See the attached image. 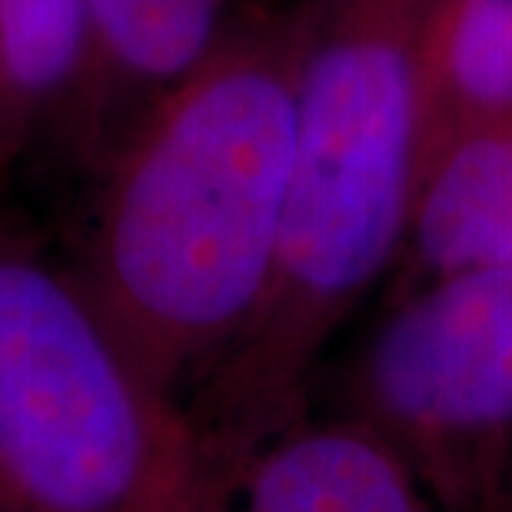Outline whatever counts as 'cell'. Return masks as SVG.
<instances>
[{
  "label": "cell",
  "mask_w": 512,
  "mask_h": 512,
  "mask_svg": "<svg viewBox=\"0 0 512 512\" xmlns=\"http://www.w3.org/2000/svg\"><path fill=\"white\" fill-rule=\"evenodd\" d=\"M310 4L233 20L94 170L77 270L153 380L187 403L270 280Z\"/></svg>",
  "instance_id": "obj_1"
},
{
  "label": "cell",
  "mask_w": 512,
  "mask_h": 512,
  "mask_svg": "<svg viewBox=\"0 0 512 512\" xmlns=\"http://www.w3.org/2000/svg\"><path fill=\"white\" fill-rule=\"evenodd\" d=\"M423 7L310 0L270 280L243 333L187 393L207 469L310 409L336 333L403 260L419 187Z\"/></svg>",
  "instance_id": "obj_2"
},
{
  "label": "cell",
  "mask_w": 512,
  "mask_h": 512,
  "mask_svg": "<svg viewBox=\"0 0 512 512\" xmlns=\"http://www.w3.org/2000/svg\"><path fill=\"white\" fill-rule=\"evenodd\" d=\"M203 479L187 403L77 263L0 217V512H193Z\"/></svg>",
  "instance_id": "obj_3"
},
{
  "label": "cell",
  "mask_w": 512,
  "mask_h": 512,
  "mask_svg": "<svg viewBox=\"0 0 512 512\" xmlns=\"http://www.w3.org/2000/svg\"><path fill=\"white\" fill-rule=\"evenodd\" d=\"M330 409L393 443L446 512L512 489V263L393 293Z\"/></svg>",
  "instance_id": "obj_4"
},
{
  "label": "cell",
  "mask_w": 512,
  "mask_h": 512,
  "mask_svg": "<svg viewBox=\"0 0 512 512\" xmlns=\"http://www.w3.org/2000/svg\"><path fill=\"white\" fill-rule=\"evenodd\" d=\"M193 512H446L403 453L363 419L303 409L213 463Z\"/></svg>",
  "instance_id": "obj_5"
},
{
  "label": "cell",
  "mask_w": 512,
  "mask_h": 512,
  "mask_svg": "<svg viewBox=\"0 0 512 512\" xmlns=\"http://www.w3.org/2000/svg\"><path fill=\"white\" fill-rule=\"evenodd\" d=\"M90 77L74 157L97 170L227 34V0H84Z\"/></svg>",
  "instance_id": "obj_6"
},
{
  "label": "cell",
  "mask_w": 512,
  "mask_h": 512,
  "mask_svg": "<svg viewBox=\"0 0 512 512\" xmlns=\"http://www.w3.org/2000/svg\"><path fill=\"white\" fill-rule=\"evenodd\" d=\"M493 263H512V104L473 120L429 157L393 293Z\"/></svg>",
  "instance_id": "obj_7"
},
{
  "label": "cell",
  "mask_w": 512,
  "mask_h": 512,
  "mask_svg": "<svg viewBox=\"0 0 512 512\" xmlns=\"http://www.w3.org/2000/svg\"><path fill=\"white\" fill-rule=\"evenodd\" d=\"M87 77L84 0H0V173L74 157Z\"/></svg>",
  "instance_id": "obj_8"
},
{
  "label": "cell",
  "mask_w": 512,
  "mask_h": 512,
  "mask_svg": "<svg viewBox=\"0 0 512 512\" xmlns=\"http://www.w3.org/2000/svg\"><path fill=\"white\" fill-rule=\"evenodd\" d=\"M512 104V0H426L416 37L419 173L449 137Z\"/></svg>",
  "instance_id": "obj_9"
},
{
  "label": "cell",
  "mask_w": 512,
  "mask_h": 512,
  "mask_svg": "<svg viewBox=\"0 0 512 512\" xmlns=\"http://www.w3.org/2000/svg\"><path fill=\"white\" fill-rule=\"evenodd\" d=\"M486 512H512V489H509V493H503V496H499L496 503L489 506Z\"/></svg>",
  "instance_id": "obj_10"
}]
</instances>
